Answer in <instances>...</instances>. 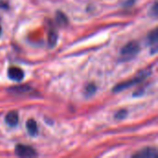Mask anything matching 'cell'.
<instances>
[{"mask_svg":"<svg viewBox=\"0 0 158 158\" xmlns=\"http://www.w3.org/2000/svg\"><path fill=\"white\" fill-rule=\"evenodd\" d=\"M150 74V72H146V71H143L142 72L140 75H138L137 77H135L133 80H131V81H125V82H122V83H119L118 84L114 89H113V92L115 93H118V92H120L124 89H127L129 87H131L133 85H135L136 83H139L141 81H143L148 75Z\"/></svg>","mask_w":158,"mask_h":158,"instance_id":"6da1fadb","label":"cell"},{"mask_svg":"<svg viewBox=\"0 0 158 158\" xmlns=\"http://www.w3.org/2000/svg\"><path fill=\"white\" fill-rule=\"evenodd\" d=\"M140 50V45L137 42H130L120 51V55L126 58H130L135 56Z\"/></svg>","mask_w":158,"mask_h":158,"instance_id":"7a4b0ae2","label":"cell"},{"mask_svg":"<svg viewBox=\"0 0 158 158\" xmlns=\"http://www.w3.org/2000/svg\"><path fill=\"white\" fill-rule=\"evenodd\" d=\"M15 153L19 156H23V157H31L36 156V152L33 148L31 146L27 145H22V144H18L15 148Z\"/></svg>","mask_w":158,"mask_h":158,"instance_id":"3957f363","label":"cell"},{"mask_svg":"<svg viewBox=\"0 0 158 158\" xmlns=\"http://www.w3.org/2000/svg\"><path fill=\"white\" fill-rule=\"evenodd\" d=\"M8 78L14 81H20L24 78V72L21 69L17 67H11L7 70Z\"/></svg>","mask_w":158,"mask_h":158,"instance_id":"277c9868","label":"cell"},{"mask_svg":"<svg viewBox=\"0 0 158 158\" xmlns=\"http://www.w3.org/2000/svg\"><path fill=\"white\" fill-rule=\"evenodd\" d=\"M133 156L137 158H156L157 156V152L154 148H145Z\"/></svg>","mask_w":158,"mask_h":158,"instance_id":"5b68a950","label":"cell"},{"mask_svg":"<svg viewBox=\"0 0 158 158\" xmlns=\"http://www.w3.org/2000/svg\"><path fill=\"white\" fill-rule=\"evenodd\" d=\"M6 123L10 127H16L19 123V114L16 111H10L6 116Z\"/></svg>","mask_w":158,"mask_h":158,"instance_id":"8992f818","label":"cell"},{"mask_svg":"<svg viewBox=\"0 0 158 158\" xmlns=\"http://www.w3.org/2000/svg\"><path fill=\"white\" fill-rule=\"evenodd\" d=\"M26 127H27L28 132H29L31 136H34V135L37 134L38 129H37V124H36V122H35L34 119H29V120L27 121Z\"/></svg>","mask_w":158,"mask_h":158,"instance_id":"52a82bcc","label":"cell"},{"mask_svg":"<svg viewBox=\"0 0 158 158\" xmlns=\"http://www.w3.org/2000/svg\"><path fill=\"white\" fill-rule=\"evenodd\" d=\"M56 19L57 23L59 25H61V26H65L69 22L67 16L63 12H60V11H57L56 12Z\"/></svg>","mask_w":158,"mask_h":158,"instance_id":"ba28073f","label":"cell"},{"mask_svg":"<svg viewBox=\"0 0 158 158\" xmlns=\"http://www.w3.org/2000/svg\"><path fill=\"white\" fill-rule=\"evenodd\" d=\"M57 41V33L55 30H51L48 32V44L50 47H53L56 45Z\"/></svg>","mask_w":158,"mask_h":158,"instance_id":"9c48e42d","label":"cell"},{"mask_svg":"<svg viewBox=\"0 0 158 158\" xmlns=\"http://www.w3.org/2000/svg\"><path fill=\"white\" fill-rule=\"evenodd\" d=\"M158 40V33L157 30H154L153 31H151L148 35V42L151 44H156L157 43Z\"/></svg>","mask_w":158,"mask_h":158,"instance_id":"30bf717a","label":"cell"},{"mask_svg":"<svg viewBox=\"0 0 158 158\" xmlns=\"http://www.w3.org/2000/svg\"><path fill=\"white\" fill-rule=\"evenodd\" d=\"M95 91H96L95 85L93 83H90L85 88V94H86V96H92L95 93Z\"/></svg>","mask_w":158,"mask_h":158,"instance_id":"8fae6325","label":"cell"},{"mask_svg":"<svg viewBox=\"0 0 158 158\" xmlns=\"http://www.w3.org/2000/svg\"><path fill=\"white\" fill-rule=\"evenodd\" d=\"M29 89H30V87H28V86H18V87L11 88L9 90L13 91L15 93H26Z\"/></svg>","mask_w":158,"mask_h":158,"instance_id":"7c38bea8","label":"cell"},{"mask_svg":"<svg viewBox=\"0 0 158 158\" xmlns=\"http://www.w3.org/2000/svg\"><path fill=\"white\" fill-rule=\"evenodd\" d=\"M126 116H127V111L124 110V109H122V110H119V111L116 114V118H118V119H122V118H124Z\"/></svg>","mask_w":158,"mask_h":158,"instance_id":"4fadbf2b","label":"cell"},{"mask_svg":"<svg viewBox=\"0 0 158 158\" xmlns=\"http://www.w3.org/2000/svg\"><path fill=\"white\" fill-rule=\"evenodd\" d=\"M153 12H154V15H155V16H156V15H157V4H156V3L154 5V7H153Z\"/></svg>","mask_w":158,"mask_h":158,"instance_id":"5bb4252c","label":"cell"},{"mask_svg":"<svg viewBox=\"0 0 158 158\" xmlns=\"http://www.w3.org/2000/svg\"><path fill=\"white\" fill-rule=\"evenodd\" d=\"M1 32H2V28H1V25H0V34H1Z\"/></svg>","mask_w":158,"mask_h":158,"instance_id":"9a60e30c","label":"cell"}]
</instances>
